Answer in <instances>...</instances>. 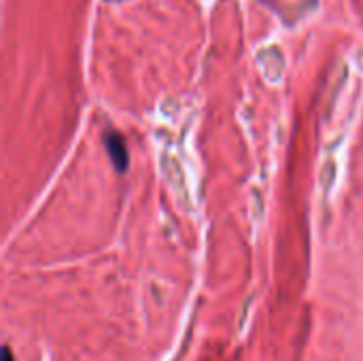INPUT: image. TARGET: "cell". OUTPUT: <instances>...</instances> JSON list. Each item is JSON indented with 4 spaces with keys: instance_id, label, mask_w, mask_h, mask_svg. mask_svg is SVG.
Returning <instances> with one entry per match:
<instances>
[{
    "instance_id": "6da1fadb",
    "label": "cell",
    "mask_w": 363,
    "mask_h": 361,
    "mask_svg": "<svg viewBox=\"0 0 363 361\" xmlns=\"http://www.w3.org/2000/svg\"><path fill=\"white\" fill-rule=\"evenodd\" d=\"M108 153L115 160V166L123 170L125 168V162H128V153H125V147H123V143H121L119 136H111L108 138Z\"/></svg>"
},
{
    "instance_id": "7a4b0ae2",
    "label": "cell",
    "mask_w": 363,
    "mask_h": 361,
    "mask_svg": "<svg viewBox=\"0 0 363 361\" xmlns=\"http://www.w3.org/2000/svg\"><path fill=\"white\" fill-rule=\"evenodd\" d=\"M2 361H13V355H11V349L6 347L4 353H2Z\"/></svg>"
}]
</instances>
